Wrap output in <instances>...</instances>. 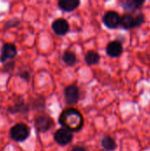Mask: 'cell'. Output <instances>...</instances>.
<instances>
[{"label": "cell", "mask_w": 150, "mask_h": 151, "mask_svg": "<svg viewBox=\"0 0 150 151\" xmlns=\"http://www.w3.org/2000/svg\"><path fill=\"white\" fill-rule=\"evenodd\" d=\"M72 139H73L72 133L64 127L57 129L54 134V141L61 146H65L69 144L72 141Z\"/></svg>", "instance_id": "cell-6"}, {"label": "cell", "mask_w": 150, "mask_h": 151, "mask_svg": "<svg viewBox=\"0 0 150 151\" xmlns=\"http://www.w3.org/2000/svg\"><path fill=\"white\" fill-rule=\"evenodd\" d=\"M120 26L124 29H132L136 27L135 25V16H133L130 13H126L121 16Z\"/></svg>", "instance_id": "cell-13"}, {"label": "cell", "mask_w": 150, "mask_h": 151, "mask_svg": "<svg viewBox=\"0 0 150 151\" xmlns=\"http://www.w3.org/2000/svg\"><path fill=\"white\" fill-rule=\"evenodd\" d=\"M20 24V19L13 17L11 19H9L5 21V23L4 24V30H7L9 28H12V27H16Z\"/></svg>", "instance_id": "cell-17"}, {"label": "cell", "mask_w": 150, "mask_h": 151, "mask_svg": "<svg viewBox=\"0 0 150 151\" xmlns=\"http://www.w3.org/2000/svg\"><path fill=\"white\" fill-rule=\"evenodd\" d=\"M71 151H87V149L83 146L80 145H76L74 147H72V149L71 150Z\"/></svg>", "instance_id": "cell-21"}, {"label": "cell", "mask_w": 150, "mask_h": 151, "mask_svg": "<svg viewBox=\"0 0 150 151\" xmlns=\"http://www.w3.org/2000/svg\"><path fill=\"white\" fill-rule=\"evenodd\" d=\"M62 60H63V62H64L66 65L72 66V65H75V63H76V61H77V57H76V54H75L73 51L65 50V51L63 53Z\"/></svg>", "instance_id": "cell-16"}, {"label": "cell", "mask_w": 150, "mask_h": 151, "mask_svg": "<svg viewBox=\"0 0 150 151\" xmlns=\"http://www.w3.org/2000/svg\"><path fill=\"white\" fill-rule=\"evenodd\" d=\"M100 55L95 50H88L85 55V62L88 65H97L100 61Z\"/></svg>", "instance_id": "cell-14"}, {"label": "cell", "mask_w": 150, "mask_h": 151, "mask_svg": "<svg viewBox=\"0 0 150 151\" xmlns=\"http://www.w3.org/2000/svg\"><path fill=\"white\" fill-rule=\"evenodd\" d=\"M144 4H145V1H141V0H126V1L121 2V5L123 9L128 12H136Z\"/></svg>", "instance_id": "cell-11"}, {"label": "cell", "mask_w": 150, "mask_h": 151, "mask_svg": "<svg viewBox=\"0 0 150 151\" xmlns=\"http://www.w3.org/2000/svg\"><path fill=\"white\" fill-rule=\"evenodd\" d=\"M65 101L67 105H74L80 100V90L76 85H69L64 90Z\"/></svg>", "instance_id": "cell-5"}, {"label": "cell", "mask_w": 150, "mask_h": 151, "mask_svg": "<svg viewBox=\"0 0 150 151\" xmlns=\"http://www.w3.org/2000/svg\"><path fill=\"white\" fill-rule=\"evenodd\" d=\"M18 50L16 46L11 42H4L1 48L0 54V62L4 64L6 61L13 60V58L17 56Z\"/></svg>", "instance_id": "cell-4"}, {"label": "cell", "mask_w": 150, "mask_h": 151, "mask_svg": "<svg viewBox=\"0 0 150 151\" xmlns=\"http://www.w3.org/2000/svg\"><path fill=\"white\" fill-rule=\"evenodd\" d=\"M106 53L111 58H118L123 53V45L119 41H111L106 46Z\"/></svg>", "instance_id": "cell-10"}, {"label": "cell", "mask_w": 150, "mask_h": 151, "mask_svg": "<svg viewBox=\"0 0 150 151\" xmlns=\"http://www.w3.org/2000/svg\"><path fill=\"white\" fill-rule=\"evenodd\" d=\"M15 68V62L13 60H10L8 62H5L3 65V71L4 73H10L12 72Z\"/></svg>", "instance_id": "cell-18"}, {"label": "cell", "mask_w": 150, "mask_h": 151, "mask_svg": "<svg viewBox=\"0 0 150 151\" xmlns=\"http://www.w3.org/2000/svg\"><path fill=\"white\" fill-rule=\"evenodd\" d=\"M51 28L52 30L54 31V33L57 35H60V36H63L65 35H66L70 29V27H69V23L66 19H55L52 24H51Z\"/></svg>", "instance_id": "cell-9"}, {"label": "cell", "mask_w": 150, "mask_h": 151, "mask_svg": "<svg viewBox=\"0 0 150 151\" xmlns=\"http://www.w3.org/2000/svg\"><path fill=\"white\" fill-rule=\"evenodd\" d=\"M80 2L78 0H59L57 5L64 12H72L79 7Z\"/></svg>", "instance_id": "cell-12"}, {"label": "cell", "mask_w": 150, "mask_h": 151, "mask_svg": "<svg viewBox=\"0 0 150 151\" xmlns=\"http://www.w3.org/2000/svg\"><path fill=\"white\" fill-rule=\"evenodd\" d=\"M34 128L38 133L48 132L54 125L53 119L47 114H41L34 119Z\"/></svg>", "instance_id": "cell-3"}, {"label": "cell", "mask_w": 150, "mask_h": 151, "mask_svg": "<svg viewBox=\"0 0 150 151\" xmlns=\"http://www.w3.org/2000/svg\"><path fill=\"white\" fill-rule=\"evenodd\" d=\"M120 19L119 14L115 11H109L105 12L103 17V24L110 29H115L118 26H120Z\"/></svg>", "instance_id": "cell-7"}, {"label": "cell", "mask_w": 150, "mask_h": 151, "mask_svg": "<svg viewBox=\"0 0 150 151\" xmlns=\"http://www.w3.org/2000/svg\"><path fill=\"white\" fill-rule=\"evenodd\" d=\"M101 145L103 150L107 151L115 150L118 146L116 141L111 136H104L101 141Z\"/></svg>", "instance_id": "cell-15"}, {"label": "cell", "mask_w": 150, "mask_h": 151, "mask_svg": "<svg viewBox=\"0 0 150 151\" xmlns=\"http://www.w3.org/2000/svg\"><path fill=\"white\" fill-rule=\"evenodd\" d=\"M145 22V16L143 13H139L135 16V25L136 27H141L142 24H144Z\"/></svg>", "instance_id": "cell-19"}, {"label": "cell", "mask_w": 150, "mask_h": 151, "mask_svg": "<svg viewBox=\"0 0 150 151\" xmlns=\"http://www.w3.org/2000/svg\"><path fill=\"white\" fill-rule=\"evenodd\" d=\"M19 76L22 80H24V81H30V78H31L29 72H28V71H26V70H23V71L19 72Z\"/></svg>", "instance_id": "cell-20"}, {"label": "cell", "mask_w": 150, "mask_h": 151, "mask_svg": "<svg viewBox=\"0 0 150 151\" xmlns=\"http://www.w3.org/2000/svg\"><path fill=\"white\" fill-rule=\"evenodd\" d=\"M29 111V105L26 104L23 98L20 96H18L16 99H14V103L12 105L9 106L7 109V111L15 114V113H21V114H26Z\"/></svg>", "instance_id": "cell-8"}, {"label": "cell", "mask_w": 150, "mask_h": 151, "mask_svg": "<svg viewBox=\"0 0 150 151\" xmlns=\"http://www.w3.org/2000/svg\"><path fill=\"white\" fill-rule=\"evenodd\" d=\"M58 123L62 127L66 128L72 133L78 132L82 128L84 120L81 113L78 110L74 108H67L59 115Z\"/></svg>", "instance_id": "cell-1"}, {"label": "cell", "mask_w": 150, "mask_h": 151, "mask_svg": "<svg viewBox=\"0 0 150 151\" xmlns=\"http://www.w3.org/2000/svg\"><path fill=\"white\" fill-rule=\"evenodd\" d=\"M10 137L17 142L26 141L30 135V128L25 123H17L10 129Z\"/></svg>", "instance_id": "cell-2"}]
</instances>
